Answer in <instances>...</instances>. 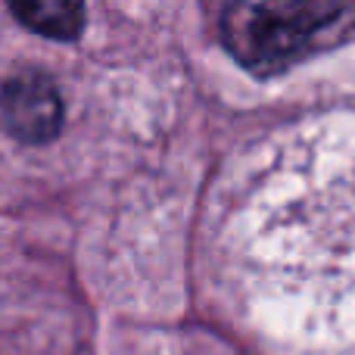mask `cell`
I'll return each mask as SVG.
<instances>
[{"mask_svg": "<svg viewBox=\"0 0 355 355\" xmlns=\"http://www.w3.org/2000/svg\"><path fill=\"white\" fill-rule=\"evenodd\" d=\"M343 0H290L284 6L246 10V19H231V37L250 47V60L275 62L284 53H293L315 28L331 22Z\"/></svg>", "mask_w": 355, "mask_h": 355, "instance_id": "1", "label": "cell"}, {"mask_svg": "<svg viewBox=\"0 0 355 355\" xmlns=\"http://www.w3.org/2000/svg\"><path fill=\"white\" fill-rule=\"evenodd\" d=\"M10 10L25 28L56 41L78 37L85 22V0H10Z\"/></svg>", "mask_w": 355, "mask_h": 355, "instance_id": "3", "label": "cell"}, {"mask_svg": "<svg viewBox=\"0 0 355 355\" xmlns=\"http://www.w3.org/2000/svg\"><path fill=\"white\" fill-rule=\"evenodd\" d=\"M0 119L25 144H47L62 122V103L56 87L44 75L25 72L0 87Z\"/></svg>", "mask_w": 355, "mask_h": 355, "instance_id": "2", "label": "cell"}]
</instances>
